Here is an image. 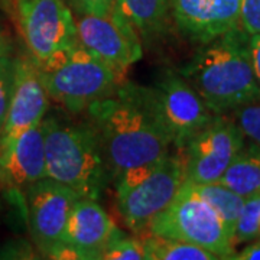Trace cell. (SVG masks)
Segmentation results:
<instances>
[{
	"label": "cell",
	"instance_id": "cell-1",
	"mask_svg": "<svg viewBox=\"0 0 260 260\" xmlns=\"http://www.w3.org/2000/svg\"><path fill=\"white\" fill-rule=\"evenodd\" d=\"M113 181L169 153L172 138L152 87L120 83L88 109Z\"/></svg>",
	"mask_w": 260,
	"mask_h": 260
},
{
	"label": "cell",
	"instance_id": "cell-2",
	"mask_svg": "<svg viewBox=\"0 0 260 260\" xmlns=\"http://www.w3.org/2000/svg\"><path fill=\"white\" fill-rule=\"evenodd\" d=\"M179 73L214 114L260 102V85L250 54V35L242 28L207 42Z\"/></svg>",
	"mask_w": 260,
	"mask_h": 260
},
{
	"label": "cell",
	"instance_id": "cell-3",
	"mask_svg": "<svg viewBox=\"0 0 260 260\" xmlns=\"http://www.w3.org/2000/svg\"><path fill=\"white\" fill-rule=\"evenodd\" d=\"M42 129L47 178L70 186L81 198L99 201L110 172L93 123L45 116Z\"/></svg>",
	"mask_w": 260,
	"mask_h": 260
},
{
	"label": "cell",
	"instance_id": "cell-4",
	"mask_svg": "<svg viewBox=\"0 0 260 260\" xmlns=\"http://www.w3.org/2000/svg\"><path fill=\"white\" fill-rule=\"evenodd\" d=\"M37 67L49 99L71 114L85 112L121 83V77L110 65L80 42Z\"/></svg>",
	"mask_w": 260,
	"mask_h": 260
},
{
	"label": "cell",
	"instance_id": "cell-5",
	"mask_svg": "<svg viewBox=\"0 0 260 260\" xmlns=\"http://www.w3.org/2000/svg\"><path fill=\"white\" fill-rule=\"evenodd\" d=\"M185 181L181 153H168L156 162L132 169L114 181L116 210L130 232L143 234L167 208Z\"/></svg>",
	"mask_w": 260,
	"mask_h": 260
},
{
	"label": "cell",
	"instance_id": "cell-6",
	"mask_svg": "<svg viewBox=\"0 0 260 260\" xmlns=\"http://www.w3.org/2000/svg\"><path fill=\"white\" fill-rule=\"evenodd\" d=\"M145 233L191 243L217 254L220 259H233L237 253L234 250V233L186 179L174 200L150 221Z\"/></svg>",
	"mask_w": 260,
	"mask_h": 260
},
{
	"label": "cell",
	"instance_id": "cell-7",
	"mask_svg": "<svg viewBox=\"0 0 260 260\" xmlns=\"http://www.w3.org/2000/svg\"><path fill=\"white\" fill-rule=\"evenodd\" d=\"M244 143L246 135L237 121L215 114L179 150L185 160V179L194 184L220 181Z\"/></svg>",
	"mask_w": 260,
	"mask_h": 260
},
{
	"label": "cell",
	"instance_id": "cell-8",
	"mask_svg": "<svg viewBox=\"0 0 260 260\" xmlns=\"http://www.w3.org/2000/svg\"><path fill=\"white\" fill-rule=\"evenodd\" d=\"M22 37L37 65L78 44L77 23L64 0H16Z\"/></svg>",
	"mask_w": 260,
	"mask_h": 260
},
{
	"label": "cell",
	"instance_id": "cell-9",
	"mask_svg": "<svg viewBox=\"0 0 260 260\" xmlns=\"http://www.w3.org/2000/svg\"><path fill=\"white\" fill-rule=\"evenodd\" d=\"M152 90L177 150H182L188 140L215 116L181 73L167 70Z\"/></svg>",
	"mask_w": 260,
	"mask_h": 260
},
{
	"label": "cell",
	"instance_id": "cell-10",
	"mask_svg": "<svg viewBox=\"0 0 260 260\" xmlns=\"http://www.w3.org/2000/svg\"><path fill=\"white\" fill-rule=\"evenodd\" d=\"M26 215L32 240L45 257L62 242L67 221L80 195L51 178H42L25 191Z\"/></svg>",
	"mask_w": 260,
	"mask_h": 260
},
{
	"label": "cell",
	"instance_id": "cell-11",
	"mask_svg": "<svg viewBox=\"0 0 260 260\" xmlns=\"http://www.w3.org/2000/svg\"><path fill=\"white\" fill-rule=\"evenodd\" d=\"M77 32L78 42L97 54L120 77L143 55V42L136 30L114 13L80 15Z\"/></svg>",
	"mask_w": 260,
	"mask_h": 260
},
{
	"label": "cell",
	"instance_id": "cell-12",
	"mask_svg": "<svg viewBox=\"0 0 260 260\" xmlns=\"http://www.w3.org/2000/svg\"><path fill=\"white\" fill-rule=\"evenodd\" d=\"M49 109V95L32 58H15V77L9 109L0 130V146L22 132L42 123Z\"/></svg>",
	"mask_w": 260,
	"mask_h": 260
},
{
	"label": "cell",
	"instance_id": "cell-13",
	"mask_svg": "<svg viewBox=\"0 0 260 260\" xmlns=\"http://www.w3.org/2000/svg\"><path fill=\"white\" fill-rule=\"evenodd\" d=\"M171 19L182 37L204 45L242 28L240 0H171Z\"/></svg>",
	"mask_w": 260,
	"mask_h": 260
},
{
	"label": "cell",
	"instance_id": "cell-14",
	"mask_svg": "<svg viewBox=\"0 0 260 260\" xmlns=\"http://www.w3.org/2000/svg\"><path fill=\"white\" fill-rule=\"evenodd\" d=\"M45 177L42 123L0 146V181L3 185L12 191H25Z\"/></svg>",
	"mask_w": 260,
	"mask_h": 260
},
{
	"label": "cell",
	"instance_id": "cell-15",
	"mask_svg": "<svg viewBox=\"0 0 260 260\" xmlns=\"http://www.w3.org/2000/svg\"><path fill=\"white\" fill-rule=\"evenodd\" d=\"M123 233L97 200L78 198L71 208L62 243L81 253L84 260H100L103 249Z\"/></svg>",
	"mask_w": 260,
	"mask_h": 260
},
{
	"label": "cell",
	"instance_id": "cell-16",
	"mask_svg": "<svg viewBox=\"0 0 260 260\" xmlns=\"http://www.w3.org/2000/svg\"><path fill=\"white\" fill-rule=\"evenodd\" d=\"M136 30L142 42L159 38L171 18V0H116L113 12Z\"/></svg>",
	"mask_w": 260,
	"mask_h": 260
},
{
	"label": "cell",
	"instance_id": "cell-17",
	"mask_svg": "<svg viewBox=\"0 0 260 260\" xmlns=\"http://www.w3.org/2000/svg\"><path fill=\"white\" fill-rule=\"evenodd\" d=\"M243 198L260 195V145L251 140L233 159L218 181Z\"/></svg>",
	"mask_w": 260,
	"mask_h": 260
},
{
	"label": "cell",
	"instance_id": "cell-18",
	"mask_svg": "<svg viewBox=\"0 0 260 260\" xmlns=\"http://www.w3.org/2000/svg\"><path fill=\"white\" fill-rule=\"evenodd\" d=\"M148 260H218L220 257L211 251L191 243L179 242L162 236L143 233L140 236Z\"/></svg>",
	"mask_w": 260,
	"mask_h": 260
},
{
	"label": "cell",
	"instance_id": "cell-19",
	"mask_svg": "<svg viewBox=\"0 0 260 260\" xmlns=\"http://www.w3.org/2000/svg\"><path fill=\"white\" fill-rule=\"evenodd\" d=\"M198 194L204 198L208 204L213 207L217 213L221 215L225 224L233 233H236V225L242 213L246 198L234 192L229 186L221 182H207V184H194L191 182Z\"/></svg>",
	"mask_w": 260,
	"mask_h": 260
},
{
	"label": "cell",
	"instance_id": "cell-20",
	"mask_svg": "<svg viewBox=\"0 0 260 260\" xmlns=\"http://www.w3.org/2000/svg\"><path fill=\"white\" fill-rule=\"evenodd\" d=\"M260 239V195L246 198L234 233V243L240 244Z\"/></svg>",
	"mask_w": 260,
	"mask_h": 260
},
{
	"label": "cell",
	"instance_id": "cell-21",
	"mask_svg": "<svg viewBox=\"0 0 260 260\" xmlns=\"http://www.w3.org/2000/svg\"><path fill=\"white\" fill-rule=\"evenodd\" d=\"M100 260H148L142 237L120 234L100 253Z\"/></svg>",
	"mask_w": 260,
	"mask_h": 260
},
{
	"label": "cell",
	"instance_id": "cell-22",
	"mask_svg": "<svg viewBox=\"0 0 260 260\" xmlns=\"http://www.w3.org/2000/svg\"><path fill=\"white\" fill-rule=\"evenodd\" d=\"M15 77V58L9 55H0V130L9 109L12 87Z\"/></svg>",
	"mask_w": 260,
	"mask_h": 260
},
{
	"label": "cell",
	"instance_id": "cell-23",
	"mask_svg": "<svg viewBox=\"0 0 260 260\" xmlns=\"http://www.w3.org/2000/svg\"><path fill=\"white\" fill-rule=\"evenodd\" d=\"M233 114L246 138L260 145V102L246 104L234 110Z\"/></svg>",
	"mask_w": 260,
	"mask_h": 260
},
{
	"label": "cell",
	"instance_id": "cell-24",
	"mask_svg": "<svg viewBox=\"0 0 260 260\" xmlns=\"http://www.w3.org/2000/svg\"><path fill=\"white\" fill-rule=\"evenodd\" d=\"M240 25L249 35H260V0H240Z\"/></svg>",
	"mask_w": 260,
	"mask_h": 260
},
{
	"label": "cell",
	"instance_id": "cell-25",
	"mask_svg": "<svg viewBox=\"0 0 260 260\" xmlns=\"http://www.w3.org/2000/svg\"><path fill=\"white\" fill-rule=\"evenodd\" d=\"M116 0H68L78 15L109 16L112 15Z\"/></svg>",
	"mask_w": 260,
	"mask_h": 260
},
{
	"label": "cell",
	"instance_id": "cell-26",
	"mask_svg": "<svg viewBox=\"0 0 260 260\" xmlns=\"http://www.w3.org/2000/svg\"><path fill=\"white\" fill-rule=\"evenodd\" d=\"M250 54L253 61L254 74L260 85V35H251L250 37Z\"/></svg>",
	"mask_w": 260,
	"mask_h": 260
},
{
	"label": "cell",
	"instance_id": "cell-27",
	"mask_svg": "<svg viewBox=\"0 0 260 260\" xmlns=\"http://www.w3.org/2000/svg\"><path fill=\"white\" fill-rule=\"evenodd\" d=\"M236 260H260V239L246 246L243 250L236 253V256L233 257Z\"/></svg>",
	"mask_w": 260,
	"mask_h": 260
},
{
	"label": "cell",
	"instance_id": "cell-28",
	"mask_svg": "<svg viewBox=\"0 0 260 260\" xmlns=\"http://www.w3.org/2000/svg\"><path fill=\"white\" fill-rule=\"evenodd\" d=\"M12 52V44L8 34L0 28V55H9Z\"/></svg>",
	"mask_w": 260,
	"mask_h": 260
}]
</instances>
